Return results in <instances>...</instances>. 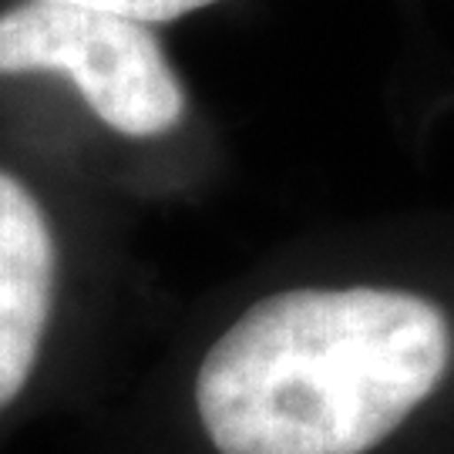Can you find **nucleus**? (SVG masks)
Masks as SVG:
<instances>
[{"label":"nucleus","mask_w":454,"mask_h":454,"mask_svg":"<svg viewBox=\"0 0 454 454\" xmlns=\"http://www.w3.org/2000/svg\"><path fill=\"white\" fill-rule=\"evenodd\" d=\"M454 364L438 300L404 286H290L206 347L192 411L215 454H371Z\"/></svg>","instance_id":"obj_1"},{"label":"nucleus","mask_w":454,"mask_h":454,"mask_svg":"<svg viewBox=\"0 0 454 454\" xmlns=\"http://www.w3.org/2000/svg\"><path fill=\"white\" fill-rule=\"evenodd\" d=\"M0 88L65 95L125 142L172 138L192 114L155 27L41 0H0Z\"/></svg>","instance_id":"obj_2"},{"label":"nucleus","mask_w":454,"mask_h":454,"mask_svg":"<svg viewBox=\"0 0 454 454\" xmlns=\"http://www.w3.org/2000/svg\"><path fill=\"white\" fill-rule=\"evenodd\" d=\"M61 249L44 199L0 165V414L24 397L48 347Z\"/></svg>","instance_id":"obj_3"},{"label":"nucleus","mask_w":454,"mask_h":454,"mask_svg":"<svg viewBox=\"0 0 454 454\" xmlns=\"http://www.w3.org/2000/svg\"><path fill=\"white\" fill-rule=\"evenodd\" d=\"M41 4H61V7H78L91 14H108L131 24H145L162 31L168 24L189 20L195 14H206L212 7L226 4V0H41Z\"/></svg>","instance_id":"obj_4"}]
</instances>
